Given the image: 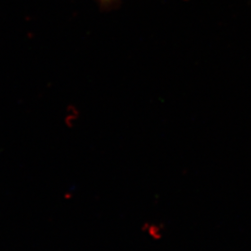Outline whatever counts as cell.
I'll return each mask as SVG.
<instances>
[{
	"label": "cell",
	"mask_w": 251,
	"mask_h": 251,
	"mask_svg": "<svg viewBox=\"0 0 251 251\" xmlns=\"http://www.w3.org/2000/svg\"><path fill=\"white\" fill-rule=\"evenodd\" d=\"M98 1L101 5V7L104 9H110V8L116 6L118 2V0H98Z\"/></svg>",
	"instance_id": "cell-2"
},
{
	"label": "cell",
	"mask_w": 251,
	"mask_h": 251,
	"mask_svg": "<svg viewBox=\"0 0 251 251\" xmlns=\"http://www.w3.org/2000/svg\"><path fill=\"white\" fill-rule=\"evenodd\" d=\"M144 229L146 230V233L149 234L150 237H152L153 240H159L162 238L163 234V227L162 225L156 224H146L144 226Z\"/></svg>",
	"instance_id": "cell-1"
}]
</instances>
